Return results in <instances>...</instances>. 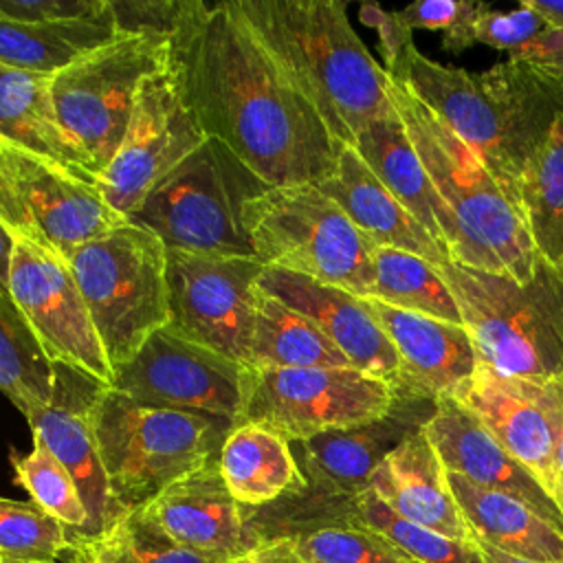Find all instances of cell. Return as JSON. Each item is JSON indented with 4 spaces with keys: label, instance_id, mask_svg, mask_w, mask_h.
<instances>
[{
    "label": "cell",
    "instance_id": "obj_1",
    "mask_svg": "<svg viewBox=\"0 0 563 563\" xmlns=\"http://www.w3.org/2000/svg\"><path fill=\"white\" fill-rule=\"evenodd\" d=\"M167 68L205 136L268 187L319 185L341 143L257 40L235 0H196L169 37Z\"/></svg>",
    "mask_w": 563,
    "mask_h": 563
},
{
    "label": "cell",
    "instance_id": "obj_2",
    "mask_svg": "<svg viewBox=\"0 0 563 563\" xmlns=\"http://www.w3.org/2000/svg\"><path fill=\"white\" fill-rule=\"evenodd\" d=\"M385 73L484 161L521 211L523 174L563 117V75L517 59L471 73L429 59L416 46Z\"/></svg>",
    "mask_w": 563,
    "mask_h": 563
},
{
    "label": "cell",
    "instance_id": "obj_3",
    "mask_svg": "<svg viewBox=\"0 0 563 563\" xmlns=\"http://www.w3.org/2000/svg\"><path fill=\"white\" fill-rule=\"evenodd\" d=\"M284 73L341 145L391 114L389 75L356 35L341 0H235Z\"/></svg>",
    "mask_w": 563,
    "mask_h": 563
},
{
    "label": "cell",
    "instance_id": "obj_4",
    "mask_svg": "<svg viewBox=\"0 0 563 563\" xmlns=\"http://www.w3.org/2000/svg\"><path fill=\"white\" fill-rule=\"evenodd\" d=\"M389 97L444 205L451 227V260L519 282L530 279L539 260L523 216L484 161L407 86L391 77Z\"/></svg>",
    "mask_w": 563,
    "mask_h": 563
},
{
    "label": "cell",
    "instance_id": "obj_5",
    "mask_svg": "<svg viewBox=\"0 0 563 563\" xmlns=\"http://www.w3.org/2000/svg\"><path fill=\"white\" fill-rule=\"evenodd\" d=\"M479 361L506 378H563V282L539 262L534 275L479 271L455 260L435 264Z\"/></svg>",
    "mask_w": 563,
    "mask_h": 563
},
{
    "label": "cell",
    "instance_id": "obj_6",
    "mask_svg": "<svg viewBox=\"0 0 563 563\" xmlns=\"http://www.w3.org/2000/svg\"><path fill=\"white\" fill-rule=\"evenodd\" d=\"M90 427L110 490L121 510L130 512L176 479L218 460L233 422L139 405L103 387L90 407Z\"/></svg>",
    "mask_w": 563,
    "mask_h": 563
},
{
    "label": "cell",
    "instance_id": "obj_7",
    "mask_svg": "<svg viewBox=\"0 0 563 563\" xmlns=\"http://www.w3.org/2000/svg\"><path fill=\"white\" fill-rule=\"evenodd\" d=\"M255 260L367 297L372 244L317 185L266 187L242 211Z\"/></svg>",
    "mask_w": 563,
    "mask_h": 563
},
{
    "label": "cell",
    "instance_id": "obj_8",
    "mask_svg": "<svg viewBox=\"0 0 563 563\" xmlns=\"http://www.w3.org/2000/svg\"><path fill=\"white\" fill-rule=\"evenodd\" d=\"M66 264L117 372L169 321L167 246L125 220L84 242Z\"/></svg>",
    "mask_w": 563,
    "mask_h": 563
},
{
    "label": "cell",
    "instance_id": "obj_9",
    "mask_svg": "<svg viewBox=\"0 0 563 563\" xmlns=\"http://www.w3.org/2000/svg\"><path fill=\"white\" fill-rule=\"evenodd\" d=\"M266 187L227 145L207 136L128 220L156 233L167 249L255 257L242 211Z\"/></svg>",
    "mask_w": 563,
    "mask_h": 563
},
{
    "label": "cell",
    "instance_id": "obj_10",
    "mask_svg": "<svg viewBox=\"0 0 563 563\" xmlns=\"http://www.w3.org/2000/svg\"><path fill=\"white\" fill-rule=\"evenodd\" d=\"M167 53L169 37L119 35L53 75L51 97L57 119L97 176L123 141L139 86L165 66Z\"/></svg>",
    "mask_w": 563,
    "mask_h": 563
},
{
    "label": "cell",
    "instance_id": "obj_11",
    "mask_svg": "<svg viewBox=\"0 0 563 563\" xmlns=\"http://www.w3.org/2000/svg\"><path fill=\"white\" fill-rule=\"evenodd\" d=\"M394 387L356 367L255 369L242 374L235 420L264 424L288 442L372 422L394 405Z\"/></svg>",
    "mask_w": 563,
    "mask_h": 563
},
{
    "label": "cell",
    "instance_id": "obj_12",
    "mask_svg": "<svg viewBox=\"0 0 563 563\" xmlns=\"http://www.w3.org/2000/svg\"><path fill=\"white\" fill-rule=\"evenodd\" d=\"M95 183L0 139V227L68 260L84 242L123 224Z\"/></svg>",
    "mask_w": 563,
    "mask_h": 563
},
{
    "label": "cell",
    "instance_id": "obj_13",
    "mask_svg": "<svg viewBox=\"0 0 563 563\" xmlns=\"http://www.w3.org/2000/svg\"><path fill=\"white\" fill-rule=\"evenodd\" d=\"M264 266L255 257L167 249V325L249 367V343Z\"/></svg>",
    "mask_w": 563,
    "mask_h": 563
},
{
    "label": "cell",
    "instance_id": "obj_14",
    "mask_svg": "<svg viewBox=\"0 0 563 563\" xmlns=\"http://www.w3.org/2000/svg\"><path fill=\"white\" fill-rule=\"evenodd\" d=\"M7 288L53 365L81 372L112 387L114 369L64 257L13 238Z\"/></svg>",
    "mask_w": 563,
    "mask_h": 563
},
{
    "label": "cell",
    "instance_id": "obj_15",
    "mask_svg": "<svg viewBox=\"0 0 563 563\" xmlns=\"http://www.w3.org/2000/svg\"><path fill=\"white\" fill-rule=\"evenodd\" d=\"M205 139L165 62L139 86L123 141L97 176V189L128 220L145 196Z\"/></svg>",
    "mask_w": 563,
    "mask_h": 563
},
{
    "label": "cell",
    "instance_id": "obj_16",
    "mask_svg": "<svg viewBox=\"0 0 563 563\" xmlns=\"http://www.w3.org/2000/svg\"><path fill=\"white\" fill-rule=\"evenodd\" d=\"M242 365L165 325L114 372L112 389L139 405L216 416L235 424L242 409Z\"/></svg>",
    "mask_w": 563,
    "mask_h": 563
},
{
    "label": "cell",
    "instance_id": "obj_17",
    "mask_svg": "<svg viewBox=\"0 0 563 563\" xmlns=\"http://www.w3.org/2000/svg\"><path fill=\"white\" fill-rule=\"evenodd\" d=\"M391 409L365 424L334 429L301 442H290L306 477V493L319 499L347 501L369 488L380 462L433 416L438 402L394 391Z\"/></svg>",
    "mask_w": 563,
    "mask_h": 563
},
{
    "label": "cell",
    "instance_id": "obj_18",
    "mask_svg": "<svg viewBox=\"0 0 563 563\" xmlns=\"http://www.w3.org/2000/svg\"><path fill=\"white\" fill-rule=\"evenodd\" d=\"M55 367L57 378L51 402L26 416V422L31 424L33 438L46 444L77 484L88 510V528L79 537H97L125 515L110 490L90 427V407L106 385L81 372Z\"/></svg>",
    "mask_w": 563,
    "mask_h": 563
},
{
    "label": "cell",
    "instance_id": "obj_19",
    "mask_svg": "<svg viewBox=\"0 0 563 563\" xmlns=\"http://www.w3.org/2000/svg\"><path fill=\"white\" fill-rule=\"evenodd\" d=\"M136 515L176 545L207 554L235 556L266 537L229 493L218 460L163 488Z\"/></svg>",
    "mask_w": 563,
    "mask_h": 563
},
{
    "label": "cell",
    "instance_id": "obj_20",
    "mask_svg": "<svg viewBox=\"0 0 563 563\" xmlns=\"http://www.w3.org/2000/svg\"><path fill=\"white\" fill-rule=\"evenodd\" d=\"M453 400L473 413L556 501V422L541 383L499 376L479 361Z\"/></svg>",
    "mask_w": 563,
    "mask_h": 563
},
{
    "label": "cell",
    "instance_id": "obj_21",
    "mask_svg": "<svg viewBox=\"0 0 563 563\" xmlns=\"http://www.w3.org/2000/svg\"><path fill=\"white\" fill-rule=\"evenodd\" d=\"M363 301L398 354L400 380L394 391L438 402L455 398L473 378L479 354L464 325L374 297H363Z\"/></svg>",
    "mask_w": 563,
    "mask_h": 563
},
{
    "label": "cell",
    "instance_id": "obj_22",
    "mask_svg": "<svg viewBox=\"0 0 563 563\" xmlns=\"http://www.w3.org/2000/svg\"><path fill=\"white\" fill-rule=\"evenodd\" d=\"M257 286L308 317L345 354L352 367L389 383L400 380L394 345L367 310L363 297L282 268L262 271Z\"/></svg>",
    "mask_w": 563,
    "mask_h": 563
},
{
    "label": "cell",
    "instance_id": "obj_23",
    "mask_svg": "<svg viewBox=\"0 0 563 563\" xmlns=\"http://www.w3.org/2000/svg\"><path fill=\"white\" fill-rule=\"evenodd\" d=\"M422 433L446 473L510 495L563 532V512L541 484L495 440V435L453 398L438 400Z\"/></svg>",
    "mask_w": 563,
    "mask_h": 563
},
{
    "label": "cell",
    "instance_id": "obj_24",
    "mask_svg": "<svg viewBox=\"0 0 563 563\" xmlns=\"http://www.w3.org/2000/svg\"><path fill=\"white\" fill-rule=\"evenodd\" d=\"M369 490L411 523L457 541H475L449 488L446 471L422 429L405 438L380 462Z\"/></svg>",
    "mask_w": 563,
    "mask_h": 563
},
{
    "label": "cell",
    "instance_id": "obj_25",
    "mask_svg": "<svg viewBox=\"0 0 563 563\" xmlns=\"http://www.w3.org/2000/svg\"><path fill=\"white\" fill-rule=\"evenodd\" d=\"M376 246L418 255L433 266L451 260L427 229L394 198L352 145H343L334 172L317 185Z\"/></svg>",
    "mask_w": 563,
    "mask_h": 563
},
{
    "label": "cell",
    "instance_id": "obj_26",
    "mask_svg": "<svg viewBox=\"0 0 563 563\" xmlns=\"http://www.w3.org/2000/svg\"><path fill=\"white\" fill-rule=\"evenodd\" d=\"M51 79L53 75L0 64V139L97 185L88 156L57 119Z\"/></svg>",
    "mask_w": 563,
    "mask_h": 563
},
{
    "label": "cell",
    "instance_id": "obj_27",
    "mask_svg": "<svg viewBox=\"0 0 563 563\" xmlns=\"http://www.w3.org/2000/svg\"><path fill=\"white\" fill-rule=\"evenodd\" d=\"M218 466L233 499L249 510L299 497L308 488L290 442L257 422L231 427Z\"/></svg>",
    "mask_w": 563,
    "mask_h": 563
},
{
    "label": "cell",
    "instance_id": "obj_28",
    "mask_svg": "<svg viewBox=\"0 0 563 563\" xmlns=\"http://www.w3.org/2000/svg\"><path fill=\"white\" fill-rule=\"evenodd\" d=\"M352 147L376 174V178L394 194V198L427 229V233L449 253L451 227L440 196L394 110L387 117L363 128ZM451 257V255H449Z\"/></svg>",
    "mask_w": 563,
    "mask_h": 563
},
{
    "label": "cell",
    "instance_id": "obj_29",
    "mask_svg": "<svg viewBox=\"0 0 563 563\" xmlns=\"http://www.w3.org/2000/svg\"><path fill=\"white\" fill-rule=\"evenodd\" d=\"M446 482L475 539L519 559L563 563V532L523 501L455 473Z\"/></svg>",
    "mask_w": 563,
    "mask_h": 563
},
{
    "label": "cell",
    "instance_id": "obj_30",
    "mask_svg": "<svg viewBox=\"0 0 563 563\" xmlns=\"http://www.w3.org/2000/svg\"><path fill=\"white\" fill-rule=\"evenodd\" d=\"M119 35L110 2L92 15L73 20L24 22L0 15V64L55 75Z\"/></svg>",
    "mask_w": 563,
    "mask_h": 563
},
{
    "label": "cell",
    "instance_id": "obj_31",
    "mask_svg": "<svg viewBox=\"0 0 563 563\" xmlns=\"http://www.w3.org/2000/svg\"><path fill=\"white\" fill-rule=\"evenodd\" d=\"M249 367L301 369L352 367V363L317 328V323L257 286L249 343Z\"/></svg>",
    "mask_w": 563,
    "mask_h": 563
},
{
    "label": "cell",
    "instance_id": "obj_32",
    "mask_svg": "<svg viewBox=\"0 0 563 563\" xmlns=\"http://www.w3.org/2000/svg\"><path fill=\"white\" fill-rule=\"evenodd\" d=\"M521 213L537 260L563 282V117L523 174Z\"/></svg>",
    "mask_w": 563,
    "mask_h": 563
},
{
    "label": "cell",
    "instance_id": "obj_33",
    "mask_svg": "<svg viewBox=\"0 0 563 563\" xmlns=\"http://www.w3.org/2000/svg\"><path fill=\"white\" fill-rule=\"evenodd\" d=\"M55 378L57 367L40 350L9 290L0 288V391L26 418L51 402Z\"/></svg>",
    "mask_w": 563,
    "mask_h": 563
},
{
    "label": "cell",
    "instance_id": "obj_34",
    "mask_svg": "<svg viewBox=\"0 0 563 563\" xmlns=\"http://www.w3.org/2000/svg\"><path fill=\"white\" fill-rule=\"evenodd\" d=\"M367 297L462 325L457 303L435 266L405 251L374 246Z\"/></svg>",
    "mask_w": 563,
    "mask_h": 563
},
{
    "label": "cell",
    "instance_id": "obj_35",
    "mask_svg": "<svg viewBox=\"0 0 563 563\" xmlns=\"http://www.w3.org/2000/svg\"><path fill=\"white\" fill-rule=\"evenodd\" d=\"M68 552L73 563H227L231 559L176 545L136 510L125 512L97 537H70Z\"/></svg>",
    "mask_w": 563,
    "mask_h": 563
},
{
    "label": "cell",
    "instance_id": "obj_36",
    "mask_svg": "<svg viewBox=\"0 0 563 563\" xmlns=\"http://www.w3.org/2000/svg\"><path fill=\"white\" fill-rule=\"evenodd\" d=\"M345 519L378 532L413 563H484L475 541H457L411 523L369 488L347 501Z\"/></svg>",
    "mask_w": 563,
    "mask_h": 563
},
{
    "label": "cell",
    "instance_id": "obj_37",
    "mask_svg": "<svg viewBox=\"0 0 563 563\" xmlns=\"http://www.w3.org/2000/svg\"><path fill=\"white\" fill-rule=\"evenodd\" d=\"M11 462L15 482L37 508L57 519L70 534L79 537L86 532L88 510L77 484L42 440L33 438V449L24 455H13Z\"/></svg>",
    "mask_w": 563,
    "mask_h": 563
},
{
    "label": "cell",
    "instance_id": "obj_38",
    "mask_svg": "<svg viewBox=\"0 0 563 563\" xmlns=\"http://www.w3.org/2000/svg\"><path fill=\"white\" fill-rule=\"evenodd\" d=\"M288 534L303 563H413L385 537L350 519Z\"/></svg>",
    "mask_w": 563,
    "mask_h": 563
},
{
    "label": "cell",
    "instance_id": "obj_39",
    "mask_svg": "<svg viewBox=\"0 0 563 563\" xmlns=\"http://www.w3.org/2000/svg\"><path fill=\"white\" fill-rule=\"evenodd\" d=\"M70 550V534L35 504L0 497V559L57 561Z\"/></svg>",
    "mask_w": 563,
    "mask_h": 563
},
{
    "label": "cell",
    "instance_id": "obj_40",
    "mask_svg": "<svg viewBox=\"0 0 563 563\" xmlns=\"http://www.w3.org/2000/svg\"><path fill=\"white\" fill-rule=\"evenodd\" d=\"M545 26L548 20H543L534 9H530L526 0H521L519 7L512 11H499L486 2H479V11L475 13L466 29L464 46L468 48L473 44H486L508 53V59H512Z\"/></svg>",
    "mask_w": 563,
    "mask_h": 563
},
{
    "label": "cell",
    "instance_id": "obj_41",
    "mask_svg": "<svg viewBox=\"0 0 563 563\" xmlns=\"http://www.w3.org/2000/svg\"><path fill=\"white\" fill-rule=\"evenodd\" d=\"M121 35H163L172 37L196 0H108Z\"/></svg>",
    "mask_w": 563,
    "mask_h": 563
},
{
    "label": "cell",
    "instance_id": "obj_42",
    "mask_svg": "<svg viewBox=\"0 0 563 563\" xmlns=\"http://www.w3.org/2000/svg\"><path fill=\"white\" fill-rule=\"evenodd\" d=\"M479 2L471 0H418L407 4L398 11L400 20L413 31V29H427V31H442L449 40L457 35L477 13Z\"/></svg>",
    "mask_w": 563,
    "mask_h": 563
},
{
    "label": "cell",
    "instance_id": "obj_43",
    "mask_svg": "<svg viewBox=\"0 0 563 563\" xmlns=\"http://www.w3.org/2000/svg\"><path fill=\"white\" fill-rule=\"evenodd\" d=\"M108 0H0V15L24 22L86 18L106 9Z\"/></svg>",
    "mask_w": 563,
    "mask_h": 563
},
{
    "label": "cell",
    "instance_id": "obj_44",
    "mask_svg": "<svg viewBox=\"0 0 563 563\" xmlns=\"http://www.w3.org/2000/svg\"><path fill=\"white\" fill-rule=\"evenodd\" d=\"M361 20L378 33L385 70L394 68L407 55V51L416 46L411 40V29L400 20L398 11H385L378 4H363Z\"/></svg>",
    "mask_w": 563,
    "mask_h": 563
},
{
    "label": "cell",
    "instance_id": "obj_45",
    "mask_svg": "<svg viewBox=\"0 0 563 563\" xmlns=\"http://www.w3.org/2000/svg\"><path fill=\"white\" fill-rule=\"evenodd\" d=\"M541 385L556 422V504L563 512V378L545 380Z\"/></svg>",
    "mask_w": 563,
    "mask_h": 563
},
{
    "label": "cell",
    "instance_id": "obj_46",
    "mask_svg": "<svg viewBox=\"0 0 563 563\" xmlns=\"http://www.w3.org/2000/svg\"><path fill=\"white\" fill-rule=\"evenodd\" d=\"M257 563H303L292 534L264 537L257 543Z\"/></svg>",
    "mask_w": 563,
    "mask_h": 563
},
{
    "label": "cell",
    "instance_id": "obj_47",
    "mask_svg": "<svg viewBox=\"0 0 563 563\" xmlns=\"http://www.w3.org/2000/svg\"><path fill=\"white\" fill-rule=\"evenodd\" d=\"M475 545L484 559V563H541V561H528V559H519V556H512L508 552H501L479 539H475Z\"/></svg>",
    "mask_w": 563,
    "mask_h": 563
},
{
    "label": "cell",
    "instance_id": "obj_48",
    "mask_svg": "<svg viewBox=\"0 0 563 563\" xmlns=\"http://www.w3.org/2000/svg\"><path fill=\"white\" fill-rule=\"evenodd\" d=\"M530 9H534L543 20L550 24H563V0L552 2V0H526Z\"/></svg>",
    "mask_w": 563,
    "mask_h": 563
},
{
    "label": "cell",
    "instance_id": "obj_49",
    "mask_svg": "<svg viewBox=\"0 0 563 563\" xmlns=\"http://www.w3.org/2000/svg\"><path fill=\"white\" fill-rule=\"evenodd\" d=\"M13 238L0 227V288H7V275H9V255H11Z\"/></svg>",
    "mask_w": 563,
    "mask_h": 563
},
{
    "label": "cell",
    "instance_id": "obj_50",
    "mask_svg": "<svg viewBox=\"0 0 563 563\" xmlns=\"http://www.w3.org/2000/svg\"><path fill=\"white\" fill-rule=\"evenodd\" d=\"M227 563H257V545L246 550V552H242V554L231 556Z\"/></svg>",
    "mask_w": 563,
    "mask_h": 563
},
{
    "label": "cell",
    "instance_id": "obj_51",
    "mask_svg": "<svg viewBox=\"0 0 563 563\" xmlns=\"http://www.w3.org/2000/svg\"><path fill=\"white\" fill-rule=\"evenodd\" d=\"M0 563H57V561H11V559H0Z\"/></svg>",
    "mask_w": 563,
    "mask_h": 563
}]
</instances>
